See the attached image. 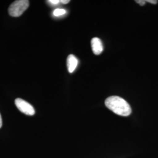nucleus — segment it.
I'll return each instance as SVG.
<instances>
[{"label":"nucleus","instance_id":"11","mask_svg":"<svg viewBox=\"0 0 158 158\" xmlns=\"http://www.w3.org/2000/svg\"><path fill=\"white\" fill-rule=\"evenodd\" d=\"M2 118H1V115L0 114V128L2 127Z\"/></svg>","mask_w":158,"mask_h":158},{"label":"nucleus","instance_id":"2","mask_svg":"<svg viewBox=\"0 0 158 158\" xmlns=\"http://www.w3.org/2000/svg\"><path fill=\"white\" fill-rule=\"evenodd\" d=\"M29 1L27 0H18L12 2L8 8L9 14L14 17L21 16L28 8Z\"/></svg>","mask_w":158,"mask_h":158},{"label":"nucleus","instance_id":"10","mask_svg":"<svg viewBox=\"0 0 158 158\" xmlns=\"http://www.w3.org/2000/svg\"><path fill=\"white\" fill-rule=\"evenodd\" d=\"M60 2L64 4H66L70 2V1L69 0H61V1H60Z\"/></svg>","mask_w":158,"mask_h":158},{"label":"nucleus","instance_id":"4","mask_svg":"<svg viewBox=\"0 0 158 158\" xmlns=\"http://www.w3.org/2000/svg\"><path fill=\"white\" fill-rule=\"evenodd\" d=\"M92 50L95 55H100L103 51V45L102 40L98 38H94L91 42Z\"/></svg>","mask_w":158,"mask_h":158},{"label":"nucleus","instance_id":"3","mask_svg":"<svg viewBox=\"0 0 158 158\" xmlns=\"http://www.w3.org/2000/svg\"><path fill=\"white\" fill-rule=\"evenodd\" d=\"M15 104L18 109L26 115H34L35 113L33 106L21 98H17L15 100Z\"/></svg>","mask_w":158,"mask_h":158},{"label":"nucleus","instance_id":"8","mask_svg":"<svg viewBox=\"0 0 158 158\" xmlns=\"http://www.w3.org/2000/svg\"><path fill=\"white\" fill-rule=\"evenodd\" d=\"M135 2L136 3L139 4L140 6H143L145 4L146 1H144V0H137V1H135Z\"/></svg>","mask_w":158,"mask_h":158},{"label":"nucleus","instance_id":"5","mask_svg":"<svg viewBox=\"0 0 158 158\" xmlns=\"http://www.w3.org/2000/svg\"><path fill=\"white\" fill-rule=\"evenodd\" d=\"M78 60L73 55H70L67 59V66L69 73H73L77 68Z\"/></svg>","mask_w":158,"mask_h":158},{"label":"nucleus","instance_id":"7","mask_svg":"<svg viewBox=\"0 0 158 158\" xmlns=\"http://www.w3.org/2000/svg\"><path fill=\"white\" fill-rule=\"evenodd\" d=\"M48 2H49L52 5H57L60 2V1L59 0H50V1H48Z\"/></svg>","mask_w":158,"mask_h":158},{"label":"nucleus","instance_id":"6","mask_svg":"<svg viewBox=\"0 0 158 158\" xmlns=\"http://www.w3.org/2000/svg\"><path fill=\"white\" fill-rule=\"evenodd\" d=\"M66 12V10L64 9L57 8L53 11V15L55 17H59V16H61V15L65 14Z\"/></svg>","mask_w":158,"mask_h":158},{"label":"nucleus","instance_id":"1","mask_svg":"<svg viewBox=\"0 0 158 158\" xmlns=\"http://www.w3.org/2000/svg\"><path fill=\"white\" fill-rule=\"evenodd\" d=\"M105 104L108 109L120 116H128L132 112L128 102L119 96L109 97L106 100Z\"/></svg>","mask_w":158,"mask_h":158},{"label":"nucleus","instance_id":"9","mask_svg":"<svg viewBox=\"0 0 158 158\" xmlns=\"http://www.w3.org/2000/svg\"><path fill=\"white\" fill-rule=\"evenodd\" d=\"M146 1L149 2V3L153 4H156L157 2H158V1H155V0H147Z\"/></svg>","mask_w":158,"mask_h":158}]
</instances>
